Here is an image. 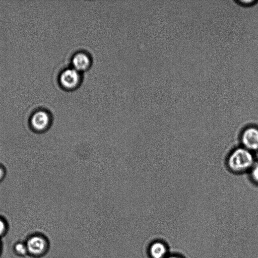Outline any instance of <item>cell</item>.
Returning a JSON list of instances; mask_svg holds the SVG:
<instances>
[{
    "label": "cell",
    "instance_id": "cell-4",
    "mask_svg": "<svg viewBox=\"0 0 258 258\" xmlns=\"http://www.w3.org/2000/svg\"><path fill=\"white\" fill-rule=\"evenodd\" d=\"M92 64L91 54L84 49L76 51L71 57L70 66L83 74L89 70Z\"/></svg>",
    "mask_w": 258,
    "mask_h": 258
},
{
    "label": "cell",
    "instance_id": "cell-2",
    "mask_svg": "<svg viewBox=\"0 0 258 258\" xmlns=\"http://www.w3.org/2000/svg\"><path fill=\"white\" fill-rule=\"evenodd\" d=\"M83 80V73L70 66L63 69L58 76L59 84L66 91L77 90L81 85Z\"/></svg>",
    "mask_w": 258,
    "mask_h": 258
},
{
    "label": "cell",
    "instance_id": "cell-3",
    "mask_svg": "<svg viewBox=\"0 0 258 258\" xmlns=\"http://www.w3.org/2000/svg\"><path fill=\"white\" fill-rule=\"evenodd\" d=\"M25 242L28 255L33 257H41L48 249V241L44 235L40 233H34L29 235Z\"/></svg>",
    "mask_w": 258,
    "mask_h": 258
},
{
    "label": "cell",
    "instance_id": "cell-10",
    "mask_svg": "<svg viewBox=\"0 0 258 258\" xmlns=\"http://www.w3.org/2000/svg\"><path fill=\"white\" fill-rule=\"evenodd\" d=\"M234 2L237 5L244 7H249L254 5L258 2V1L256 0H236Z\"/></svg>",
    "mask_w": 258,
    "mask_h": 258
},
{
    "label": "cell",
    "instance_id": "cell-12",
    "mask_svg": "<svg viewBox=\"0 0 258 258\" xmlns=\"http://www.w3.org/2000/svg\"><path fill=\"white\" fill-rule=\"evenodd\" d=\"M4 175V169L0 167V180L2 179Z\"/></svg>",
    "mask_w": 258,
    "mask_h": 258
},
{
    "label": "cell",
    "instance_id": "cell-13",
    "mask_svg": "<svg viewBox=\"0 0 258 258\" xmlns=\"http://www.w3.org/2000/svg\"><path fill=\"white\" fill-rule=\"evenodd\" d=\"M166 258H179L177 256H168V257H167Z\"/></svg>",
    "mask_w": 258,
    "mask_h": 258
},
{
    "label": "cell",
    "instance_id": "cell-6",
    "mask_svg": "<svg viewBox=\"0 0 258 258\" xmlns=\"http://www.w3.org/2000/svg\"><path fill=\"white\" fill-rule=\"evenodd\" d=\"M51 122L50 115L43 110H38L34 113L30 120L32 127L38 131H42L48 128Z\"/></svg>",
    "mask_w": 258,
    "mask_h": 258
},
{
    "label": "cell",
    "instance_id": "cell-1",
    "mask_svg": "<svg viewBox=\"0 0 258 258\" xmlns=\"http://www.w3.org/2000/svg\"><path fill=\"white\" fill-rule=\"evenodd\" d=\"M254 164L251 151L242 147L236 148L227 159L229 168L235 172H242L250 169Z\"/></svg>",
    "mask_w": 258,
    "mask_h": 258
},
{
    "label": "cell",
    "instance_id": "cell-5",
    "mask_svg": "<svg viewBox=\"0 0 258 258\" xmlns=\"http://www.w3.org/2000/svg\"><path fill=\"white\" fill-rule=\"evenodd\" d=\"M243 147L252 151L258 150V128L248 126L245 128L241 136Z\"/></svg>",
    "mask_w": 258,
    "mask_h": 258
},
{
    "label": "cell",
    "instance_id": "cell-9",
    "mask_svg": "<svg viewBox=\"0 0 258 258\" xmlns=\"http://www.w3.org/2000/svg\"><path fill=\"white\" fill-rule=\"evenodd\" d=\"M9 229L8 223L4 219L0 217V238L7 234Z\"/></svg>",
    "mask_w": 258,
    "mask_h": 258
},
{
    "label": "cell",
    "instance_id": "cell-14",
    "mask_svg": "<svg viewBox=\"0 0 258 258\" xmlns=\"http://www.w3.org/2000/svg\"><path fill=\"white\" fill-rule=\"evenodd\" d=\"M2 245H1V243L0 242V255H1V252H2Z\"/></svg>",
    "mask_w": 258,
    "mask_h": 258
},
{
    "label": "cell",
    "instance_id": "cell-7",
    "mask_svg": "<svg viewBox=\"0 0 258 258\" xmlns=\"http://www.w3.org/2000/svg\"><path fill=\"white\" fill-rule=\"evenodd\" d=\"M166 252V246L161 242H154L151 245L150 253L152 258H164Z\"/></svg>",
    "mask_w": 258,
    "mask_h": 258
},
{
    "label": "cell",
    "instance_id": "cell-11",
    "mask_svg": "<svg viewBox=\"0 0 258 258\" xmlns=\"http://www.w3.org/2000/svg\"><path fill=\"white\" fill-rule=\"evenodd\" d=\"M250 176L252 180L258 184V163L254 164L250 169Z\"/></svg>",
    "mask_w": 258,
    "mask_h": 258
},
{
    "label": "cell",
    "instance_id": "cell-8",
    "mask_svg": "<svg viewBox=\"0 0 258 258\" xmlns=\"http://www.w3.org/2000/svg\"><path fill=\"white\" fill-rule=\"evenodd\" d=\"M13 250L16 255L20 256L28 255L27 248L25 241L16 242L13 246Z\"/></svg>",
    "mask_w": 258,
    "mask_h": 258
}]
</instances>
